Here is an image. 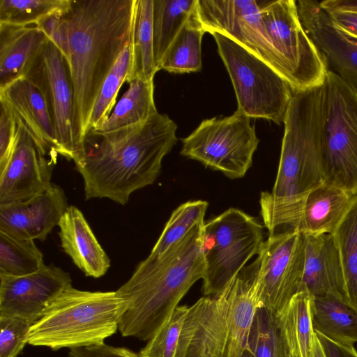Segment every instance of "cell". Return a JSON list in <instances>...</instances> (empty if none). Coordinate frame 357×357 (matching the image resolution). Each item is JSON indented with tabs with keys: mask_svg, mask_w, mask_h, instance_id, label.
<instances>
[{
	"mask_svg": "<svg viewBox=\"0 0 357 357\" xmlns=\"http://www.w3.org/2000/svg\"><path fill=\"white\" fill-rule=\"evenodd\" d=\"M24 77L38 88L47 102L59 155L75 162L79 152L73 130L74 91L66 59L49 40Z\"/></svg>",
	"mask_w": 357,
	"mask_h": 357,
	"instance_id": "14",
	"label": "cell"
},
{
	"mask_svg": "<svg viewBox=\"0 0 357 357\" xmlns=\"http://www.w3.org/2000/svg\"><path fill=\"white\" fill-rule=\"evenodd\" d=\"M33 324L16 317H0V357H17L23 350Z\"/></svg>",
	"mask_w": 357,
	"mask_h": 357,
	"instance_id": "37",
	"label": "cell"
},
{
	"mask_svg": "<svg viewBox=\"0 0 357 357\" xmlns=\"http://www.w3.org/2000/svg\"><path fill=\"white\" fill-rule=\"evenodd\" d=\"M132 57V36L102 85L90 116L88 133L101 126L110 116L118 92L123 83L127 80Z\"/></svg>",
	"mask_w": 357,
	"mask_h": 357,
	"instance_id": "34",
	"label": "cell"
},
{
	"mask_svg": "<svg viewBox=\"0 0 357 357\" xmlns=\"http://www.w3.org/2000/svg\"><path fill=\"white\" fill-rule=\"evenodd\" d=\"M242 357H253V356L249 352L248 350L245 349Z\"/></svg>",
	"mask_w": 357,
	"mask_h": 357,
	"instance_id": "45",
	"label": "cell"
},
{
	"mask_svg": "<svg viewBox=\"0 0 357 357\" xmlns=\"http://www.w3.org/2000/svg\"><path fill=\"white\" fill-rule=\"evenodd\" d=\"M0 102L12 112L18 125L38 148L56 160L59 148L47 102L38 88L22 77L0 89Z\"/></svg>",
	"mask_w": 357,
	"mask_h": 357,
	"instance_id": "19",
	"label": "cell"
},
{
	"mask_svg": "<svg viewBox=\"0 0 357 357\" xmlns=\"http://www.w3.org/2000/svg\"><path fill=\"white\" fill-rule=\"evenodd\" d=\"M44 264L43 255L34 241L0 231V275L22 276L37 271Z\"/></svg>",
	"mask_w": 357,
	"mask_h": 357,
	"instance_id": "32",
	"label": "cell"
},
{
	"mask_svg": "<svg viewBox=\"0 0 357 357\" xmlns=\"http://www.w3.org/2000/svg\"><path fill=\"white\" fill-rule=\"evenodd\" d=\"M261 305L254 262L221 292L189 306L175 357H242L254 315Z\"/></svg>",
	"mask_w": 357,
	"mask_h": 357,
	"instance_id": "5",
	"label": "cell"
},
{
	"mask_svg": "<svg viewBox=\"0 0 357 357\" xmlns=\"http://www.w3.org/2000/svg\"><path fill=\"white\" fill-rule=\"evenodd\" d=\"M255 262L261 305L277 316L301 290L305 264L303 234L296 229L270 234Z\"/></svg>",
	"mask_w": 357,
	"mask_h": 357,
	"instance_id": "12",
	"label": "cell"
},
{
	"mask_svg": "<svg viewBox=\"0 0 357 357\" xmlns=\"http://www.w3.org/2000/svg\"><path fill=\"white\" fill-rule=\"evenodd\" d=\"M205 31L198 19L197 7L167 49L158 70L183 74L201 70L202 40Z\"/></svg>",
	"mask_w": 357,
	"mask_h": 357,
	"instance_id": "28",
	"label": "cell"
},
{
	"mask_svg": "<svg viewBox=\"0 0 357 357\" xmlns=\"http://www.w3.org/2000/svg\"><path fill=\"white\" fill-rule=\"evenodd\" d=\"M204 221L160 257L141 261L116 293L128 301L119 324L123 337L149 340L191 287L203 279Z\"/></svg>",
	"mask_w": 357,
	"mask_h": 357,
	"instance_id": "4",
	"label": "cell"
},
{
	"mask_svg": "<svg viewBox=\"0 0 357 357\" xmlns=\"http://www.w3.org/2000/svg\"><path fill=\"white\" fill-rule=\"evenodd\" d=\"M259 142L250 118L236 110L202 121L182 139L181 153L234 179L243 177L250 169Z\"/></svg>",
	"mask_w": 357,
	"mask_h": 357,
	"instance_id": "11",
	"label": "cell"
},
{
	"mask_svg": "<svg viewBox=\"0 0 357 357\" xmlns=\"http://www.w3.org/2000/svg\"><path fill=\"white\" fill-rule=\"evenodd\" d=\"M263 227L252 216L230 208L205 222L203 249L206 263L203 278L205 296L221 292L258 255L264 243Z\"/></svg>",
	"mask_w": 357,
	"mask_h": 357,
	"instance_id": "9",
	"label": "cell"
},
{
	"mask_svg": "<svg viewBox=\"0 0 357 357\" xmlns=\"http://www.w3.org/2000/svg\"><path fill=\"white\" fill-rule=\"evenodd\" d=\"M324 85L293 93L283 123L278 173L271 192L260 196L261 214L270 234L295 229L311 191L326 182L322 156Z\"/></svg>",
	"mask_w": 357,
	"mask_h": 357,
	"instance_id": "3",
	"label": "cell"
},
{
	"mask_svg": "<svg viewBox=\"0 0 357 357\" xmlns=\"http://www.w3.org/2000/svg\"><path fill=\"white\" fill-rule=\"evenodd\" d=\"M232 82L239 112L249 118L283 123L293 95L288 83L268 63L229 37L211 33Z\"/></svg>",
	"mask_w": 357,
	"mask_h": 357,
	"instance_id": "7",
	"label": "cell"
},
{
	"mask_svg": "<svg viewBox=\"0 0 357 357\" xmlns=\"http://www.w3.org/2000/svg\"><path fill=\"white\" fill-rule=\"evenodd\" d=\"M310 357H325L322 347L314 332V338Z\"/></svg>",
	"mask_w": 357,
	"mask_h": 357,
	"instance_id": "44",
	"label": "cell"
},
{
	"mask_svg": "<svg viewBox=\"0 0 357 357\" xmlns=\"http://www.w3.org/2000/svg\"><path fill=\"white\" fill-rule=\"evenodd\" d=\"M66 14H54L47 16L38 22L36 26L58 48L68 64L69 25Z\"/></svg>",
	"mask_w": 357,
	"mask_h": 357,
	"instance_id": "38",
	"label": "cell"
},
{
	"mask_svg": "<svg viewBox=\"0 0 357 357\" xmlns=\"http://www.w3.org/2000/svg\"><path fill=\"white\" fill-rule=\"evenodd\" d=\"M328 13L339 29L357 39V13L342 10Z\"/></svg>",
	"mask_w": 357,
	"mask_h": 357,
	"instance_id": "42",
	"label": "cell"
},
{
	"mask_svg": "<svg viewBox=\"0 0 357 357\" xmlns=\"http://www.w3.org/2000/svg\"><path fill=\"white\" fill-rule=\"evenodd\" d=\"M71 3L72 0H0V23L36 25L47 16L66 15Z\"/></svg>",
	"mask_w": 357,
	"mask_h": 357,
	"instance_id": "35",
	"label": "cell"
},
{
	"mask_svg": "<svg viewBox=\"0 0 357 357\" xmlns=\"http://www.w3.org/2000/svg\"><path fill=\"white\" fill-rule=\"evenodd\" d=\"M48 41L35 24L0 23V89L24 77Z\"/></svg>",
	"mask_w": 357,
	"mask_h": 357,
	"instance_id": "22",
	"label": "cell"
},
{
	"mask_svg": "<svg viewBox=\"0 0 357 357\" xmlns=\"http://www.w3.org/2000/svg\"><path fill=\"white\" fill-rule=\"evenodd\" d=\"M189 306L178 305L168 320L139 352L142 357H175Z\"/></svg>",
	"mask_w": 357,
	"mask_h": 357,
	"instance_id": "36",
	"label": "cell"
},
{
	"mask_svg": "<svg viewBox=\"0 0 357 357\" xmlns=\"http://www.w3.org/2000/svg\"><path fill=\"white\" fill-rule=\"evenodd\" d=\"M153 94V79H134L129 83L128 90L119 100L109 118L88 134H107L146 121L158 112Z\"/></svg>",
	"mask_w": 357,
	"mask_h": 357,
	"instance_id": "24",
	"label": "cell"
},
{
	"mask_svg": "<svg viewBox=\"0 0 357 357\" xmlns=\"http://www.w3.org/2000/svg\"><path fill=\"white\" fill-rule=\"evenodd\" d=\"M288 357H294V356L290 353V354H289V356Z\"/></svg>",
	"mask_w": 357,
	"mask_h": 357,
	"instance_id": "46",
	"label": "cell"
},
{
	"mask_svg": "<svg viewBox=\"0 0 357 357\" xmlns=\"http://www.w3.org/2000/svg\"><path fill=\"white\" fill-rule=\"evenodd\" d=\"M56 163L19 126L16 146L0 173V205L24 201L45 190L52 183Z\"/></svg>",
	"mask_w": 357,
	"mask_h": 357,
	"instance_id": "16",
	"label": "cell"
},
{
	"mask_svg": "<svg viewBox=\"0 0 357 357\" xmlns=\"http://www.w3.org/2000/svg\"><path fill=\"white\" fill-rule=\"evenodd\" d=\"M0 173L13 153L19 135V125L10 109L0 102Z\"/></svg>",
	"mask_w": 357,
	"mask_h": 357,
	"instance_id": "39",
	"label": "cell"
},
{
	"mask_svg": "<svg viewBox=\"0 0 357 357\" xmlns=\"http://www.w3.org/2000/svg\"><path fill=\"white\" fill-rule=\"evenodd\" d=\"M315 333L325 357H357V350L354 346L343 345L330 340L319 333L315 332Z\"/></svg>",
	"mask_w": 357,
	"mask_h": 357,
	"instance_id": "41",
	"label": "cell"
},
{
	"mask_svg": "<svg viewBox=\"0 0 357 357\" xmlns=\"http://www.w3.org/2000/svg\"><path fill=\"white\" fill-rule=\"evenodd\" d=\"M128 301L116 291L65 289L31 326L28 344L53 351L105 342L119 330Z\"/></svg>",
	"mask_w": 357,
	"mask_h": 357,
	"instance_id": "6",
	"label": "cell"
},
{
	"mask_svg": "<svg viewBox=\"0 0 357 357\" xmlns=\"http://www.w3.org/2000/svg\"><path fill=\"white\" fill-rule=\"evenodd\" d=\"M73 286L68 273L60 267L44 264L22 276L0 275V317H16L33 324L50 304Z\"/></svg>",
	"mask_w": 357,
	"mask_h": 357,
	"instance_id": "15",
	"label": "cell"
},
{
	"mask_svg": "<svg viewBox=\"0 0 357 357\" xmlns=\"http://www.w3.org/2000/svg\"><path fill=\"white\" fill-rule=\"evenodd\" d=\"M176 123L157 112L146 121L116 132L88 134L74 162L86 199L107 198L125 205L132 192L153 184L163 158L176 143Z\"/></svg>",
	"mask_w": 357,
	"mask_h": 357,
	"instance_id": "1",
	"label": "cell"
},
{
	"mask_svg": "<svg viewBox=\"0 0 357 357\" xmlns=\"http://www.w3.org/2000/svg\"><path fill=\"white\" fill-rule=\"evenodd\" d=\"M324 86L322 156L326 182L357 195V92L328 70Z\"/></svg>",
	"mask_w": 357,
	"mask_h": 357,
	"instance_id": "8",
	"label": "cell"
},
{
	"mask_svg": "<svg viewBox=\"0 0 357 357\" xmlns=\"http://www.w3.org/2000/svg\"><path fill=\"white\" fill-rule=\"evenodd\" d=\"M136 5L137 0H72L66 14L79 157L102 85L132 36Z\"/></svg>",
	"mask_w": 357,
	"mask_h": 357,
	"instance_id": "2",
	"label": "cell"
},
{
	"mask_svg": "<svg viewBox=\"0 0 357 357\" xmlns=\"http://www.w3.org/2000/svg\"><path fill=\"white\" fill-rule=\"evenodd\" d=\"M319 3L328 12L342 10L357 13V0H325Z\"/></svg>",
	"mask_w": 357,
	"mask_h": 357,
	"instance_id": "43",
	"label": "cell"
},
{
	"mask_svg": "<svg viewBox=\"0 0 357 357\" xmlns=\"http://www.w3.org/2000/svg\"><path fill=\"white\" fill-rule=\"evenodd\" d=\"M58 226L63 251L86 276L98 278L110 266V259L79 209L69 206Z\"/></svg>",
	"mask_w": 357,
	"mask_h": 357,
	"instance_id": "21",
	"label": "cell"
},
{
	"mask_svg": "<svg viewBox=\"0 0 357 357\" xmlns=\"http://www.w3.org/2000/svg\"><path fill=\"white\" fill-rule=\"evenodd\" d=\"M153 0H137L132 36V57L126 82L153 79L157 69L153 51Z\"/></svg>",
	"mask_w": 357,
	"mask_h": 357,
	"instance_id": "29",
	"label": "cell"
},
{
	"mask_svg": "<svg viewBox=\"0 0 357 357\" xmlns=\"http://www.w3.org/2000/svg\"><path fill=\"white\" fill-rule=\"evenodd\" d=\"M351 198L344 190L325 182L307 195L295 229L303 234H332Z\"/></svg>",
	"mask_w": 357,
	"mask_h": 357,
	"instance_id": "23",
	"label": "cell"
},
{
	"mask_svg": "<svg viewBox=\"0 0 357 357\" xmlns=\"http://www.w3.org/2000/svg\"><path fill=\"white\" fill-rule=\"evenodd\" d=\"M312 327L330 340L346 346L357 342V312L334 297H312Z\"/></svg>",
	"mask_w": 357,
	"mask_h": 357,
	"instance_id": "25",
	"label": "cell"
},
{
	"mask_svg": "<svg viewBox=\"0 0 357 357\" xmlns=\"http://www.w3.org/2000/svg\"><path fill=\"white\" fill-rule=\"evenodd\" d=\"M68 206L63 190L52 183L28 199L0 205V231L23 239L44 241Z\"/></svg>",
	"mask_w": 357,
	"mask_h": 357,
	"instance_id": "18",
	"label": "cell"
},
{
	"mask_svg": "<svg viewBox=\"0 0 357 357\" xmlns=\"http://www.w3.org/2000/svg\"><path fill=\"white\" fill-rule=\"evenodd\" d=\"M208 203L204 200L182 204L172 213L149 257H160L182 240L198 223L204 221Z\"/></svg>",
	"mask_w": 357,
	"mask_h": 357,
	"instance_id": "33",
	"label": "cell"
},
{
	"mask_svg": "<svg viewBox=\"0 0 357 357\" xmlns=\"http://www.w3.org/2000/svg\"><path fill=\"white\" fill-rule=\"evenodd\" d=\"M340 256L343 278L344 303L357 312V195L331 234Z\"/></svg>",
	"mask_w": 357,
	"mask_h": 357,
	"instance_id": "27",
	"label": "cell"
},
{
	"mask_svg": "<svg viewBox=\"0 0 357 357\" xmlns=\"http://www.w3.org/2000/svg\"><path fill=\"white\" fill-rule=\"evenodd\" d=\"M264 29L278 54L293 93L324 85L327 61L303 26L296 1H261Z\"/></svg>",
	"mask_w": 357,
	"mask_h": 357,
	"instance_id": "10",
	"label": "cell"
},
{
	"mask_svg": "<svg viewBox=\"0 0 357 357\" xmlns=\"http://www.w3.org/2000/svg\"><path fill=\"white\" fill-rule=\"evenodd\" d=\"M68 357H142L130 349L104 343L70 349Z\"/></svg>",
	"mask_w": 357,
	"mask_h": 357,
	"instance_id": "40",
	"label": "cell"
},
{
	"mask_svg": "<svg viewBox=\"0 0 357 357\" xmlns=\"http://www.w3.org/2000/svg\"><path fill=\"white\" fill-rule=\"evenodd\" d=\"M260 5L261 0H197V14L205 33L218 32L229 37L268 63L287 82L283 63L264 29Z\"/></svg>",
	"mask_w": 357,
	"mask_h": 357,
	"instance_id": "13",
	"label": "cell"
},
{
	"mask_svg": "<svg viewBox=\"0 0 357 357\" xmlns=\"http://www.w3.org/2000/svg\"><path fill=\"white\" fill-rule=\"evenodd\" d=\"M296 3L303 26L328 65L357 92V39L339 29L319 1L299 0Z\"/></svg>",
	"mask_w": 357,
	"mask_h": 357,
	"instance_id": "17",
	"label": "cell"
},
{
	"mask_svg": "<svg viewBox=\"0 0 357 357\" xmlns=\"http://www.w3.org/2000/svg\"><path fill=\"white\" fill-rule=\"evenodd\" d=\"M303 236L305 264L300 291H306L313 297L331 296L344 301L342 264L333 235Z\"/></svg>",
	"mask_w": 357,
	"mask_h": 357,
	"instance_id": "20",
	"label": "cell"
},
{
	"mask_svg": "<svg viewBox=\"0 0 357 357\" xmlns=\"http://www.w3.org/2000/svg\"><path fill=\"white\" fill-rule=\"evenodd\" d=\"M312 296L306 291L298 292L277 315L289 352L294 357H310L314 331L311 317Z\"/></svg>",
	"mask_w": 357,
	"mask_h": 357,
	"instance_id": "26",
	"label": "cell"
},
{
	"mask_svg": "<svg viewBox=\"0 0 357 357\" xmlns=\"http://www.w3.org/2000/svg\"><path fill=\"white\" fill-rule=\"evenodd\" d=\"M246 349L253 357H288L290 354L277 316L262 305L252 321Z\"/></svg>",
	"mask_w": 357,
	"mask_h": 357,
	"instance_id": "31",
	"label": "cell"
},
{
	"mask_svg": "<svg viewBox=\"0 0 357 357\" xmlns=\"http://www.w3.org/2000/svg\"><path fill=\"white\" fill-rule=\"evenodd\" d=\"M197 0H153L154 57L158 66L171 43L194 13Z\"/></svg>",
	"mask_w": 357,
	"mask_h": 357,
	"instance_id": "30",
	"label": "cell"
}]
</instances>
